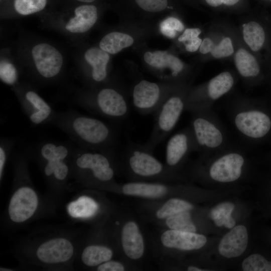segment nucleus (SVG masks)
I'll list each match as a JSON object with an SVG mask.
<instances>
[{
  "label": "nucleus",
  "mask_w": 271,
  "mask_h": 271,
  "mask_svg": "<svg viewBox=\"0 0 271 271\" xmlns=\"http://www.w3.org/2000/svg\"><path fill=\"white\" fill-rule=\"evenodd\" d=\"M234 195L205 206L206 216L220 236L236 225L248 220L249 203Z\"/></svg>",
  "instance_id": "nucleus-16"
},
{
  "label": "nucleus",
  "mask_w": 271,
  "mask_h": 271,
  "mask_svg": "<svg viewBox=\"0 0 271 271\" xmlns=\"http://www.w3.org/2000/svg\"><path fill=\"white\" fill-rule=\"evenodd\" d=\"M247 222L238 224L224 233L209 251L204 253L212 261L226 269L237 263L249 251Z\"/></svg>",
  "instance_id": "nucleus-14"
},
{
  "label": "nucleus",
  "mask_w": 271,
  "mask_h": 271,
  "mask_svg": "<svg viewBox=\"0 0 271 271\" xmlns=\"http://www.w3.org/2000/svg\"><path fill=\"white\" fill-rule=\"evenodd\" d=\"M270 70V71H271V70Z\"/></svg>",
  "instance_id": "nucleus-46"
},
{
  "label": "nucleus",
  "mask_w": 271,
  "mask_h": 271,
  "mask_svg": "<svg viewBox=\"0 0 271 271\" xmlns=\"http://www.w3.org/2000/svg\"><path fill=\"white\" fill-rule=\"evenodd\" d=\"M134 269L124 260L120 261L110 259L98 265L96 270L98 271H124Z\"/></svg>",
  "instance_id": "nucleus-41"
},
{
  "label": "nucleus",
  "mask_w": 271,
  "mask_h": 271,
  "mask_svg": "<svg viewBox=\"0 0 271 271\" xmlns=\"http://www.w3.org/2000/svg\"><path fill=\"white\" fill-rule=\"evenodd\" d=\"M15 143L13 138L3 137L0 142V179L3 176L4 169L8 156L14 148Z\"/></svg>",
  "instance_id": "nucleus-39"
},
{
  "label": "nucleus",
  "mask_w": 271,
  "mask_h": 271,
  "mask_svg": "<svg viewBox=\"0 0 271 271\" xmlns=\"http://www.w3.org/2000/svg\"><path fill=\"white\" fill-rule=\"evenodd\" d=\"M204 32L203 29L200 27L185 28L177 38V40L179 43L182 44L187 41L203 35Z\"/></svg>",
  "instance_id": "nucleus-42"
},
{
  "label": "nucleus",
  "mask_w": 271,
  "mask_h": 271,
  "mask_svg": "<svg viewBox=\"0 0 271 271\" xmlns=\"http://www.w3.org/2000/svg\"><path fill=\"white\" fill-rule=\"evenodd\" d=\"M212 9L224 12H246L248 8V0H200Z\"/></svg>",
  "instance_id": "nucleus-35"
},
{
  "label": "nucleus",
  "mask_w": 271,
  "mask_h": 271,
  "mask_svg": "<svg viewBox=\"0 0 271 271\" xmlns=\"http://www.w3.org/2000/svg\"><path fill=\"white\" fill-rule=\"evenodd\" d=\"M74 16L71 18L65 28L71 33H82L90 29L98 17V8L94 4H86L76 7Z\"/></svg>",
  "instance_id": "nucleus-28"
},
{
  "label": "nucleus",
  "mask_w": 271,
  "mask_h": 271,
  "mask_svg": "<svg viewBox=\"0 0 271 271\" xmlns=\"http://www.w3.org/2000/svg\"><path fill=\"white\" fill-rule=\"evenodd\" d=\"M184 84L167 82L162 85L142 80L132 89L133 106L142 115L154 113L171 92Z\"/></svg>",
  "instance_id": "nucleus-18"
},
{
  "label": "nucleus",
  "mask_w": 271,
  "mask_h": 271,
  "mask_svg": "<svg viewBox=\"0 0 271 271\" xmlns=\"http://www.w3.org/2000/svg\"><path fill=\"white\" fill-rule=\"evenodd\" d=\"M236 269L242 271H271V261L257 252H248L237 263Z\"/></svg>",
  "instance_id": "nucleus-34"
},
{
  "label": "nucleus",
  "mask_w": 271,
  "mask_h": 271,
  "mask_svg": "<svg viewBox=\"0 0 271 271\" xmlns=\"http://www.w3.org/2000/svg\"><path fill=\"white\" fill-rule=\"evenodd\" d=\"M239 79L235 70L228 69L201 84L191 87L186 99L185 111L191 113L212 109L217 100L234 89Z\"/></svg>",
  "instance_id": "nucleus-11"
},
{
  "label": "nucleus",
  "mask_w": 271,
  "mask_h": 271,
  "mask_svg": "<svg viewBox=\"0 0 271 271\" xmlns=\"http://www.w3.org/2000/svg\"><path fill=\"white\" fill-rule=\"evenodd\" d=\"M191 87L188 83L176 89L153 113L155 118L152 131L144 143L150 150L153 151L176 126L185 110L186 99Z\"/></svg>",
  "instance_id": "nucleus-9"
},
{
  "label": "nucleus",
  "mask_w": 271,
  "mask_h": 271,
  "mask_svg": "<svg viewBox=\"0 0 271 271\" xmlns=\"http://www.w3.org/2000/svg\"><path fill=\"white\" fill-rule=\"evenodd\" d=\"M239 31L237 26L224 20L212 22L203 35L198 54L206 62L212 60L232 61Z\"/></svg>",
  "instance_id": "nucleus-8"
},
{
  "label": "nucleus",
  "mask_w": 271,
  "mask_h": 271,
  "mask_svg": "<svg viewBox=\"0 0 271 271\" xmlns=\"http://www.w3.org/2000/svg\"><path fill=\"white\" fill-rule=\"evenodd\" d=\"M71 162L80 177L90 182L111 186L115 176L120 173L116 154L85 150L76 145Z\"/></svg>",
  "instance_id": "nucleus-7"
},
{
  "label": "nucleus",
  "mask_w": 271,
  "mask_h": 271,
  "mask_svg": "<svg viewBox=\"0 0 271 271\" xmlns=\"http://www.w3.org/2000/svg\"><path fill=\"white\" fill-rule=\"evenodd\" d=\"M84 57L92 67L90 79L94 83L104 82L108 76L107 67L110 59L109 53L100 48L92 47L85 52Z\"/></svg>",
  "instance_id": "nucleus-29"
},
{
  "label": "nucleus",
  "mask_w": 271,
  "mask_h": 271,
  "mask_svg": "<svg viewBox=\"0 0 271 271\" xmlns=\"http://www.w3.org/2000/svg\"><path fill=\"white\" fill-rule=\"evenodd\" d=\"M169 268L188 271H216L225 269L206 257L203 253L189 258L174 261L169 264Z\"/></svg>",
  "instance_id": "nucleus-30"
},
{
  "label": "nucleus",
  "mask_w": 271,
  "mask_h": 271,
  "mask_svg": "<svg viewBox=\"0 0 271 271\" xmlns=\"http://www.w3.org/2000/svg\"><path fill=\"white\" fill-rule=\"evenodd\" d=\"M144 204L143 216L157 224L177 213L195 209L201 205L191 200L180 198L172 197L160 201L147 200Z\"/></svg>",
  "instance_id": "nucleus-23"
},
{
  "label": "nucleus",
  "mask_w": 271,
  "mask_h": 271,
  "mask_svg": "<svg viewBox=\"0 0 271 271\" xmlns=\"http://www.w3.org/2000/svg\"><path fill=\"white\" fill-rule=\"evenodd\" d=\"M144 60L150 66L156 70L168 72V83L185 84L192 74V68L184 62L176 55L166 51H147Z\"/></svg>",
  "instance_id": "nucleus-20"
},
{
  "label": "nucleus",
  "mask_w": 271,
  "mask_h": 271,
  "mask_svg": "<svg viewBox=\"0 0 271 271\" xmlns=\"http://www.w3.org/2000/svg\"><path fill=\"white\" fill-rule=\"evenodd\" d=\"M133 7L147 13L156 14L173 9V0H129Z\"/></svg>",
  "instance_id": "nucleus-36"
},
{
  "label": "nucleus",
  "mask_w": 271,
  "mask_h": 271,
  "mask_svg": "<svg viewBox=\"0 0 271 271\" xmlns=\"http://www.w3.org/2000/svg\"><path fill=\"white\" fill-rule=\"evenodd\" d=\"M114 252L111 248L104 245L91 244L87 246L83 250L81 260L87 266H97L111 259Z\"/></svg>",
  "instance_id": "nucleus-32"
},
{
  "label": "nucleus",
  "mask_w": 271,
  "mask_h": 271,
  "mask_svg": "<svg viewBox=\"0 0 271 271\" xmlns=\"http://www.w3.org/2000/svg\"><path fill=\"white\" fill-rule=\"evenodd\" d=\"M0 76L4 82L13 85L17 81V71L12 63L7 61H2L0 64Z\"/></svg>",
  "instance_id": "nucleus-40"
},
{
  "label": "nucleus",
  "mask_w": 271,
  "mask_h": 271,
  "mask_svg": "<svg viewBox=\"0 0 271 271\" xmlns=\"http://www.w3.org/2000/svg\"><path fill=\"white\" fill-rule=\"evenodd\" d=\"M49 123L66 133L79 148L116 154V132L101 120L69 109L55 111Z\"/></svg>",
  "instance_id": "nucleus-2"
},
{
  "label": "nucleus",
  "mask_w": 271,
  "mask_h": 271,
  "mask_svg": "<svg viewBox=\"0 0 271 271\" xmlns=\"http://www.w3.org/2000/svg\"><path fill=\"white\" fill-rule=\"evenodd\" d=\"M75 1L84 3V4H92L93 3L95 2L97 0H75Z\"/></svg>",
  "instance_id": "nucleus-44"
},
{
  "label": "nucleus",
  "mask_w": 271,
  "mask_h": 271,
  "mask_svg": "<svg viewBox=\"0 0 271 271\" xmlns=\"http://www.w3.org/2000/svg\"><path fill=\"white\" fill-rule=\"evenodd\" d=\"M5 1H6V0H5Z\"/></svg>",
  "instance_id": "nucleus-47"
},
{
  "label": "nucleus",
  "mask_w": 271,
  "mask_h": 271,
  "mask_svg": "<svg viewBox=\"0 0 271 271\" xmlns=\"http://www.w3.org/2000/svg\"><path fill=\"white\" fill-rule=\"evenodd\" d=\"M249 158L242 149L228 146L209 155H199L185 168L188 179L212 189L237 187L249 176Z\"/></svg>",
  "instance_id": "nucleus-1"
},
{
  "label": "nucleus",
  "mask_w": 271,
  "mask_h": 271,
  "mask_svg": "<svg viewBox=\"0 0 271 271\" xmlns=\"http://www.w3.org/2000/svg\"><path fill=\"white\" fill-rule=\"evenodd\" d=\"M259 3L264 5H271V0H257Z\"/></svg>",
  "instance_id": "nucleus-45"
},
{
  "label": "nucleus",
  "mask_w": 271,
  "mask_h": 271,
  "mask_svg": "<svg viewBox=\"0 0 271 271\" xmlns=\"http://www.w3.org/2000/svg\"><path fill=\"white\" fill-rule=\"evenodd\" d=\"M99 205L92 197L83 196L71 202L68 206L69 215L74 218H88L98 212Z\"/></svg>",
  "instance_id": "nucleus-33"
},
{
  "label": "nucleus",
  "mask_w": 271,
  "mask_h": 271,
  "mask_svg": "<svg viewBox=\"0 0 271 271\" xmlns=\"http://www.w3.org/2000/svg\"><path fill=\"white\" fill-rule=\"evenodd\" d=\"M220 237L163 228L155 241L154 246L157 251L177 261L188 255L192 257L209 251Z\"/></svg>",
  "instance_id": "nucleus-5"
},
{
  "label": "nucleus",
  "mask_w": 271,
  "mask_h": 271,
  "mask_svg": "<svg viewBox=\"0 0 271 271\" xmlns=\"http://www.w3.org/2000/svg\"><path fill=\"white\" fill-rule=\"evenodd\" d=\"M185 29L183 22L178 18L171 16L165 19L160 24V31L165 36L177 38Z\"/></svg>",
  "instance_id": "nucleus-37"
},
{
  "label": "nucleus",
  "mask_w": 271,
  "mask_h": 271,
  "mask_svg": "<svg viewBox=\"0 0 271 271\" xmlns=\"http://www.w3.org/2000/svg\"><path fill=\"white\" fill-rule=\"evenodd\" d=\"M19 95L21 108L33 124L49 123L55 111L42 97L31 89Z\"/></svg>",
  "instance_id": "nucleus-26"
},
{
  "label": "nucleus",
  "mask_w": 271,
  "mask_h": 271,
  "mask_svg": "<svg viewBox=\"0 0 271 271\" xmlns=\"http://www.w3.org/2000/svg\"><path fill=\"white\" fill-rule=\"evenodd\" d=\"M191 114L189 126L194 136L196 152L200 155H209L229 146L227 132L212 109Z\"/></svg>",
  "instance_id": "nucleus-10"
},
{
  "label": "nucleus",
  "mask_w": 271,
  "mask_h": 271,
  "mask_svg": "<svg viewBox=\"0 0 271 271\" xmlns=\"http://www.w3.org/2000/svg\"><path fill=\"white\" fill-rule=\"evenodd\" d=\"M237 27L243 42L266 68L271 64V17L249 14L241 18Z\"/></svg>",
  "instance_id": "nucleus-12"
},
{
  "label": "nucleus",
  "mask_w": 271,
  "mask_h": 271,
  "mask_svg": "<svg viewBox=\"0 0 271 271\" xmlns=\"http://www.w3.org/2000/svg\"><path fill=\"white\" fill-rule=\"evenodd\" d=\"M75 144L70 142L45 140L33 148V152L43 164L46 177L58 182H63L68 177L70 167L68 161L72 158Z\"/></svg>",
  "instance_id": "nucleus-15"
},
{
  "label": "nucleus",
  "mask_w": 271,
  "mask_h": 271,
  "mask_svg": "<svg viewBox=\"0 0 271 271\" xmlns=\"http://www.w3.org/2000/svg\"><path fill=\"white\" fill-rule=\"evenodd\" d=\"M85 94L76 103L90 112L115 122L125 119L129 106L127 99L119 90L106 86Z\"/></svg>",
  "instance_id": "nucleus-13"
},
{
  "label": "nucleus",
  "mask_w": 271,
  "mask_h": 271,
  "mask_svg": "<svg viewBox=\"0 0 271 271\" xmlns=\"http://www.w3.org/2000/svg\"><path fill=\"white\" fill-rule=\"evenodd\" d=\"M232 61L245 88L253 87L264 78V65L243 42L240 34Z\"/></svg>",
  "instance_id": "nucleus-19"
},
{
  "label": "nucleus",
  "mask_w": 271,
  "mask_h": 271,
  "mask_svg": "<svg viewBox=\"0 0 271 271\" xmlns=\"http://www.w3.org/2000/svg\"><path fill=\"white\" fill-rule=\"evenodd\" d=\"M38 205V199L35 191L23 185L15 191L10 200L8 208L10 218L15 222H24L33 215Z\"/></svg>",
  "instance_id": "nucleus-24"
},
{
  "label": "nucleus",
  "mask_w": 271,
  "mask_h": 271,
  "mask_svg": "<svg viewBox=\"0 0 271 271\" xmlns=\"http://www.w3.org/2000/svg\"><path fill=\"white\" fill-rule=\"evenodd\" d=\"M229 115L238 133L247 142L264 138L271 129L269 115L248 97L238 96L233 99L229 106Z\"/></svg>",
  "instance_id": "nucleus-6"
},
{
  "label": "nucleus",
  "mask_w": 271,
  "mask_h": 271,
  "mask_svg": "<svg viewBox=\"0 0 271 271\" xmlns=\"http://www.w3.org/2000/svg\"><path fill=\"white\" fill-rule=\"evenodd\" d=\"M32 54L37 72L43 78H53L59 74L63 58L55 47L40 43L33 48Z\"/></svg>",
  "instance_id": "nucleus-25"
},
{
  "label": "nucleus",
  "mask_w": 271,
  "mask_h": 271,
  "mask_svg": "<svg viewBox=\"0 0 271 271\" xmlns=\"http://www.w3.org/2000/svg\"><path fill=\"white\" fill-rule=\"evenodd\" d=\"M120 173L130 181L189 182L185 174L171 170L145 144L129 142L118 158Z\"/></svg>",
  "instance_id": "nucleus-4"
},
{
  "label": "nucleus",
  "mask_w": 271,
  "mask_h": 271,
  "mask_svg": "<svg viewBox=\"0 0 271 271\" xmlns=\"http://www.w3.org/2000/svg\"><path fill=\"white\" fill-rule=\"evenodd\" d=\"M203 35L196 37L185 42L182 45L184 49L188 53H195L198 52L201 45Z\"/></svg>",
  "instance_id": "nucleus-43"
},
{
  "label": "nucleus",
  "mask_w": 271,
  "mask_h": 271,
  "mask_svg": "<svg viewBox=\"0 0 271 271\" xmlns=\"http://www.w3.org/2000/svg\"><path fill=\"white\" fill-rule=\"evenodd\" d=\"M47 4V0H14L15 11L21 15L27 16L43 10Z\"/></svg>",
  "instance_id": "nucleus-38"
},
{
  "label": "nucleus",
  "mask_w": 271,
  "mask_h": 271,
  "mask_svg": "<svg viewBox=\"0 0 271 271\" xmlns=\"http://www.w3.org/2000/svg\"><path fill=\"white\" fill-rule=\"evenodd\" d=\"M157 224L166 229L219 236L206 216L205 206H202L177 213Z\"/></svg>",
  "instance_id": "nucleus-22"
},
{
  "label": "nucleus",
  "mask_w": 271,
  "mask_h": 271,
  "mask_svg": "<svg viewBox=\"0 0 271 271\" xmlns=\"http://www.w3.org/2000/svg\"><path fill=\"white\" fill-rule=\"evenodd\" d=\"M118 243L122 259L134 268L147 254V237L139 221L132 215H123L119 220Z\"/></svg>",
  "instance_id": "nucleus-17"
},
{
  "label": "nucleus",
  "mask_w": 271,
  "mask_h": 271,
  "mask_svg": "<svg viewBox=\"0 0 271 271\" xmlns=\"http://www.w3.org/2000/svg\"><path fill=\"white\" fill-rule=\"evenodd\" d=\"M112 186L116 192L123 195L146 200L160 201L172 197H180L200 204L211 203L238 193L236 188L212 189L189 182L129 181L121 184L114 183Z\"/></svg>",
  "instance_id": "nucleus-3"
},
{
  "label": "nucleus",
  "mask_w": 271,
  "mask_h": 271,
  "mask_svg": "<svg viewBox=\"0 0 271 271\" xmlns=\"http://www.w3.org/2000/svg\"><path fill=\"white\" fill-rule=\"evenodd\" d=\"M134 43L133 37L129 34L115 31L105 35L100 41L99 47L110 54H116Z\"/></svg>",
  "instance_id": "nucleus-31"
},
{
  "label": "nucleus",
  "mask_w": 271,
  "mask_h": 271,
  "mask_svg": "<svg viewBox=\"0 0 271 271\" xmlns=\"http://www.w3.org/2000/svg\"><path fill=\"white\" fill-rule=\"evenodd\" d=\"M74 247L71 242L65 238H55L41 244L36 251L38 258L47 264L65 262L71 258Z\"/></svg>",
  "instance_id": "nucleus-27"
},
{
  "label": "nucleus",
  "mask_w": 271,
  "mask_h": 271,
  "mask_svg": "<svg viewBox=\"0 0 271 271\" xmlns=\"http://www.w3.org/2000/svg\"><path fill=\"white\" fill-rule=\"evenodd\" d=\"M193 152H196V147L192 130L188 126L169 140L166 147L165 164L172 171L184 174L185 164Z\"/></svg>",
  "instance_id": "nucleus-21"
}]
</instances>
